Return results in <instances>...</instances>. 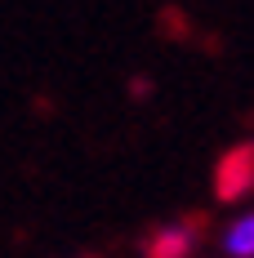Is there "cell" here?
Wrapping results in <instances>:
<instances>
[{"mask_svg": "<svg viewBox=\"0 0 254 258\" xmlns=\"http://www.w3.org/2000/svg\"><path fill=\"white\" fill-rule=\"evenodd\" d=\"M245 191H254V143L228 147L214 165V196L219 201H236Z\"/></svg>", "mask_w": 254, "mask_h": 258, "instance_id": "obj_1", "label": "cell"}, {"mask_svg": "<svg viewBox=\"0 0 254 258\" xmlns=\"http://www.w3.org/2000/svg\"><path fill=\"white\" fill-rule=\"evenodd\" d=\"M192 223H170V227H161L152 236V245H147V258H187L192 254Z\"/></svg>", "mask_w": 254, "mask_h": 258, "instance_id": "obj_2", "label": "cell"}, {"mask_svg": "<svg viewBox=\"0 0 254 258\" xmlns=\"http://www.w3.org/2000/svg\"><path fill=\"white\" fill-rule=\"evenodd\" d=\"M223 249H228L232 258H254V214H245V218H236V223H232Z\"/></svg>", "mask_w": 254, "mask_h": 258, "instance_id": "obj_3", "label": "cell"}]
</instances>
